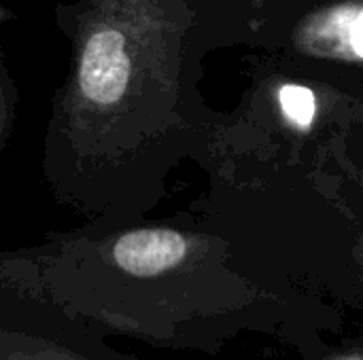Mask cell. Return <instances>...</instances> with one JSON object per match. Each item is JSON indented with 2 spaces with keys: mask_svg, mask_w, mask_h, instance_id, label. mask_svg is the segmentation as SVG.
I'll list each match as a JSON object with an SVG mask.
<instances>
[{
  "mask_svg": "<svg viewBox=\"0 0 363 360\" xmlns=\"http://www.w3.org/2000/svg\"><path fill=\"white\" fill-rule=\"evenodd\" d=\"M128 79L130 62L123 36L117 30L91 34L79 68V83L85 98L96 104H115L125 93Z\"/></svg>",
  "mask_w": 363,
  "mask_h": 360,
  "instance_id": "obj_3",
  "label": "cell"
},
{
  "mask_svg": "<svg viewBox=\"0 0 363 360\" xmlns=\"http://www.w3.org/2000/svg\"><path fill=\"white\" fill-rule=\"evenodd\" d=\"M98 265L57 261L0 282L62 308L106 337H132L164 350L219 354L238 337L262 335L302 354L345 331L342 308L274 295L204 267L198 242L183 259L160 267Z\"/></svg>",
  "mask_w": 363,
  "mask_h": 360,
  "instance_id": "obj_1",
  "label": "cell"
},
{
  "mask_svg": "<svg viewBox=\"0 0 363 360\" xmlns=\"http://www.w3.org/2000/svg\"><path fill=\"white\" fill-rule=\"evenodd\" d=\"M362 4H342L330 11L321 21H317L313 30V40L323 49H332L345 57L362 59L363 55V32H362Z\"/></svg>",
  "mask_w": 363,
  "mask_h": 360,
  "instance_id": "obj_4",
  "label": "cell"
},
{
  "mask_svg": "<svg viewBox=\"0 0 363 360\" xmlns=\"http://www.w3.org/2000/svg\"><path fill=\"white\" fill-rule=\"evenodd\" d=\"M283 112L300 127H308L317 112V98L304 85H285L279 93Z\"/></svg>",
  "mask_w": 363,
  "mask_h": 360,
  "instance_id": "obj_5",
  "label": "cell"
},
{
  "mask_svg": "<svg viewBox=\"0 0 363 360\" xmlns=\"http://www.w3.org/2000/svg\"><path fill=\"white\" fill-rule=\"evenodd\" d=\"M0 360H140L62 308L0 282Z\"/></svg>",
  "mask_w": 363,
  "mask_h": 360,
  "instance_id": "obj_2",
  "label": "cell"
},
{
  "mask_svg": "<svg viewBox=\"0 0 363 360\" xmlns=\"http://www.w3.org/2000/svg\"><path fill=\"white\" fill-rule=\"evenodd\" d=\"M302 360H363V342L359 335L345 337L338 344H330L328 339L308 348L300 354Z\"/></svg>",
  "mask_w": 363,
  "mask_h": 360,
  "instance_id": "obj_6",
  "label": "cell"
}]
</instances>
